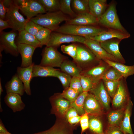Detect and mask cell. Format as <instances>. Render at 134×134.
<instances>
[{
    "label": "cell",
    "mask_w": 134,
    "mask_h": 134,
    "mask_svg": "<svg viewBox=\"0 0 134 134\" xmlns=\"http://www.w3.org/2000/svg\"><path fill=\"white\" fill-rule=\"evenodd\" d=\"M106 29L97 25L83 26L66 24L60 26L54 32L88 39L99 35Z\"/></svg>",
    "instance_id": "obj_1"
},
{
    "label": "cell",
    "mask_w": 134,
    "mask_h": 134,
    "mask_svg": "<svg viewBox=\"0 0 134 134\" xmlns=\"http://www.w3.org/2000/svg\"><path fill=\"white\" fill-rule=\"evenodd\" d=\"M69 19L60 10L39 14L30 20L38 25L54 32L59 27V25L62 22L67 21Z\"/></svg>",
    "instance_id": "obj_2"
},
{
    "label": "cell",
    "mask_w": 134,
    "mask_h": 134,
    "mask_svg": "<svg viewBox=\"0 0 134 134\" xmlns=\"http://www.w3.org/2000/svg\"><path fill=\"white\" fill-rule=\"evenodd\" d=\"M116 3L112 1L108 5L103 15L98 20V24L108 29L118 30L127 32L121 24L117 15Z\"/></svg>",
    "instance_id": "obj_3"
},
{
    "label": "cell",
    "mask_w": 134,
    "mask_h": 134,
    "mask_svg": "<svg viewBox=\"0 0 134 134\" xmlns=\"http://www.w3.org/2000/svg\"><path fill=\"white\" fill-rule=\"evenodd\" d=\"M17 31L12 30L10 32L2 31L0 33V56L2 58L1 52L4 50L7 53L15 57L19 54L16 39L18 35Z\"/></svg>",
    "instance_id": "obj_4"
},
{
    "label": "cell",
    "mask_w": 134,
    "mask_h": 134,
    "mask_svg": "<svg viewBox=\"0 0 134 134\" xmlns=\"http://www.w3.org/2000/svg\"><path fill=\"white\" fill-rule=\"evenodd\" d=\"M20 7L14 2L7 9L5 20L12 30L18 32L24 29L27 23L30 20L26 19L19 12Z\"/></svg>",
    "instance_id": "obj_5"
},
{
    "label": "cell",
    "mask_w": 134,
    "mask_h": 134,
    "mask_svg": "<svg viewBox=\"0 0 134 134\" xmlns=\"http://www.w3.org/2000/svg\"><path fill=\"white\" fill-rule=\"evenodd\" d=\"M41 55L39 65L43 66L60 67L65 60V57L58 51L57 48L54 47L46 46Z\"/></svg>",
    "instance_id": "obj_6"
},
{
    "label": "cell",
    "mask_w": 134,
    "mask_h": 134,
    "mask_svg": "<svg viewBox=\"0 0 134 134\" xmlns=\"http://www.w3.org/2000/svg\"><path fill=\"white\" fill-rule=\"evenodd\" d=\"M130 98L125 79L122 77L119 80L117 90L112 98V105L115 109L124 108Z\"/></svg>",
    "instance_id": "obj_7"
},
{
    "label": "cell",
    "mask_w": 134,
    "mask_h": 134,
    "mask_svg": "<svg viewBox=\"0 0 134 134\" xmlns=\"http://www.w3.org/2000/svg\"><path fill=\"white\" fill-rule=\"evenodd\" d=\"M86 38L83 37L52 31L50 40L46 46L56 48L62 43L78 42L84 44Z\"/></svg>",
    "instance_id": "obj_8"
},
{
    "label": "cell",
    "mask_w": 134,
    "mask_h": 134,
    "mask_svg": "<svg viewBox=\"0 0 134 134\" xmlns=\"http://www.w3.org/2000/svg\"><path fill=\"white\" fill-rule=\"evenodd\" d=\"M90 91L100 102L105 111L110 110L111 98L105 87L102 80L94 85Z\"/></svg>",
    "instance_id": "obj_9"
},
{
    "label": "cell",
    "mask_w": 134,
    "mask_h": 134,
    "mask_svg": "<svg viewBox=\"0 0 134 134\" xmlns=\"http://www.w3.org/2000/svg\"><path fill=\"white\" fill-rule=\"evenodd\" d=\"M20 10L29 20L38 14L47 12L42 5L38 0H27L25 3L20 7Z\"/></svg>",
    "instance_id": "obj_10"
},
{
    "label": "cell",
    "mask_w": 134,
    "mask_h": 134,
    "mask_svg": "<svg viewBox=\"0 0 134 134\" xmlns=\"http://www.w3.org/2000/svg\"><path fill=\"white\" fill-rule=\"evenodd\" d=\"M96 58L100 61L107 60L117 62L115 58L108 53L101 46L100 42L90 39H86L84 44Z\"/></svg>",
    "instance_id": "obj_11"
},
{
    "label": "cell",
    "mask_w": 134,
    "mask_h": 134,
    "mask_svg": "<svg viewBox=\"0 0 134 134\" xmlns=\"http://www.w3.org/2000/svg\"><path fill=\"white\" fill-rule=\"evenodd\" d=\"M122 40L113 38L100 42L102 47L108 54L116 59L117 62L123 64L125 61L120 52L119 44Z\"/></svg>",
    "instance_id": "obj_12"
},
{
    "label": "cell",
    "mask_w": 134,
    "mask_h": 134,
    "mask_svg": "<svg viewBox=\"0 0 134 134\" xmlns=\"http://www.w3.org/2000/svg\"><path fill=\"white\" fill-rule=\"evenodd\" d=\"M83 109L89 115L101 116L105 113V110L94 95L88 93L84 103Z\"/></svg>",
    "instance_id": "obj_13"
},
{
    "label": "cell",
    "mask_w": 134,
    "mask_h": 134,
    "mask_svg": "<svg viewBox=\"0 0 134 134\" xmlns=\"http://www.w3.org/2000/svg\"><path fill=\"white\" fill-rule=\"evenodd\" d=\"M130 35L127 32H125L118 30L108 29L103 31L99 35L90 39L100 42L113 38L121 40L129 37Z\"/></svg>",
    "instance_id": "obj_14"
},
{
    "label": "cell",
    "mask_w": 134,
    "mask_h": 134,
    "mask_svg": "<svg viewBox=\"0 0 134 134\" xmlns=\"http://www.w3.org/2000/svg\"><path fill=\"white\" fill-rule=\"evenodd\" d=\"M50 100L52 107V112L65 116L70 107V102L62 97L60 94H55L51 97Z\"/></svg>",
    "instance_id": "obj_15"
},
{
    "label": "cell",
    "mask_w": 134,
    "mask_h": 134,
    "mask_svg": "<svg viewBox=\"0 0 134 134\" xmlns=\"http://www.w3.org/2000/svg\"><path fill=\"white\" fill-rule=\"evenodd\" d=\"M77 55L74 61L77 63L82 65H89L96 61H101L98 60L86 46L77 45Z\"/></svg>",
    "instance_id": "obj_16"
},
{
    "label": "cell",
    "mask_w": 134,
    "mask_h": 134,
    "mask_svg": "<svg viewBox=\"0 0 134 134\" xmlns=\"http://www.w3.org/2000/svg\"><path fill=\"white\" fill-rule=\"evenodd\" d=\"M34 64L33 63L27 67H20L17 68L16 74L24 84L25 92L29 96L31 95L30 83L33 78V68Z\"/></svg>",
    "instance_id": "obj_17"
},
{
    "label": "cell",
    "mask_w": 134,
    "mask_h": 134,
    "mask_svg": "<svg viewBox=\"0 0 134 134\" xmlns=\"http://www.w3.org/2000/svg\"><path fill=\"white\" fill-rule=\"evenodd\" d=\"M17 45L19 53L21 57L20 67H27L33 64V63L32 61V57L36 48L26 44H18Z\"/></svg>",
    "instance_id": "obj_18"
},
{
    "label": "cell",
    "mask_w": 134,
    "mask_h": 134,
    "mask_svg": "<svg viewBox=\"0 0 134 134\" xmlns=\"http://www.w3.org/2000/svg\"><path fill=\"white\" fill-rule=\"evenodd\" d=\"M109 66L102 61L98 65L87 70L83 75L90 78L95 85L101 80L103 74Z\"/></svg>",
    "instance_id": "obj_19"
},
{
    "label": "cell",
    "mask_w": 134,
    "mask_h": 134,
    "mask_svg": "<svg viewBox=\"0 0 134 134\" xmlns=\"http://www.w3.org/2000/svg\"><path fill=\"white\" fill-rule=\"evenodd\" d=\"M66 24L83 26H97L98 20L90 13L78 14L66 21Z\"/></svg>",
    "instance_id": "obj_20"
},
{
    "label": "cell",
    "mask_w": 134,
    "mask_h": 134,
    "mask_svg": "<svg viewBox=\"0 0 134 134\" xmlns=\"http://www.w3.org/2000/svg\"><path fill=\"white\" fill-rule=\"evenodd\" d=\"M74 129L72 126L57 119L54 125L49 129L33 134H73Z\"/></svg>",
    "instance_id": "obj_21"
},
{
    "label": "cell",
    "mask_w": 134,
    "mask_h": 134,
    "mask_svg": "<svg viewBox=\"0 0 134 134\" xmlns=\"http://www.w3.org/2000/svg\"><path fill=\"white\" fill-rule=\"evenodd\" d=\"M4 101L14 113L22 111L25 106L22 100L21 96L17 94H7L4 98Z\"/></svg>",
    "instance_id": "obj_22"
},
{
    "label": "cell",
    "mask_w": 134,
    "mask_h": 134,
    "mask_svg": "<svg viewBox=\"0 0 134 134\" xmlns=\"http://www.w3.org/2000/svg\"><path fill=\"white\" fill-rule=\"evenodd\" d=\"M133 106V104L130 98L125 107L123 118L119 127L123 134H134L130 122Z\"/></svg>",
    "instance_id": "obj_23"
},
{
    "label": "cell",
    "mask_w": 134,
    "mask_h": 134,
    "mask_svg": "<svg viewBox=\"0 0 134 134\" xmlns=\"http://www.w3.org/2000/svg\"><path fill=\"white\" fill-rule=\"evenodd\" d=\"M108 5L106 0H88L89 13L98 20L104 13Z\"/></svg>",
    "instance_id": "obj_24"
},
{
    "label": "cell",
    "mask_w": 134,
    "mask_h": 134,
    "mask_svg": "<svg viewBox=\"0 0 134 134\" xmlns=\"http://www.w3.org/2000/svg\"><path fill=\"white\" fill-rule=\"evenodd\" d=\"M5 87L7 94L14 93L22 96L25 92L24 84L16 73L7 82Z\"/></svg>",
    "instance_id": "obj_25"
},
{
    "label": "cell",
    "mask_w": 134,
    "mask_h": 134,
    "mask_svg": "<svg viewBox=\"0 0 134 134\" xmlns=\"http://www.w3.org/2000/svg\"><path fill=\"white\" fill-rule=\"evenodd\" d=\"M16 42L17 45L26 44L36 48L42 47L35 36L28 33L24 29L18 32V35L16 39Z\"/></svg>",
    "instance_id": "obj_26"
},
{
    "label": "cell",
    "mask_w": 134,
    "mask_h": 134,
    "mask_svg": "<svg viewBox=\"0 0 134 134\" xmlns=\"http://www.w3.org/2000/svg\"><path fill=\"white\" fill-rule=\"evenodd\" d=\"M59 70L49 66H43L34 64L33 68V77H56Z\"/></svg>",
    "instance_id": "obj_27"
},
{
    "label": "cell",
    "mask_w": 134,
    "mask_h": 134,
    "mask_svg": "<svg viewBox=\"0 0 134 134\" xmlns=\"http://www.w3.org/2000/svg\"><path fill=\"white\" fill-rule=\"evenodd\" d=\"M89 130L87 134H104V129L102 121L98 116L88 115Z\"/></svg>",
    "instance_id": "obj_28"
},
{
    "label": "cell",
    "mask_w": 134,
    "mask_h": 134,
    "mask_svg": "<svg viewBox=\"0 0 134 134\" xmlns=\"http://www.w3.org/2000/svg\"><path fill=\"white\" fill-rule=\"evenodd\" d=\"M110 66L116 69L126 79L128 76L134 74V65L128 66L118 62L105 60L103 61Z\"/></svg>",
    "instance_id": "obj_29"
},
{
    "label": "cell",
    "mask_w": 134,
    "mask_h": 134,
    "mask_svg": "<svg viewBox=\"0 0 134 134\" xmlns=\"http://www.w3.org/2000/svg\"><path fill=\"white\" fill-rule=\"evenodd\" d=\"M125 108L115 109L109 112L107 115V126L119 127L123 118Z\"/></svg>",
    "instance_id": "obj_30"
},
{
    "label": "cell",
    "mask_w": 134,
    "mask_h": 134,
    "mask_svg": "<svg viewBox=\"0 0 134 134\" xmlns=\"http://www.w3.org/2000/svg\"><path fill=\"white\" fill-rule=\"evenodd\" d=\"M60 67L64 72L72 77H80L81 75L79 67L70 61L65 60Z\"/></svg>",
    "instance_id": "obj_31"
},
{
    "label": "cell",
    "mask_w": 134,
    "mask_h": 134,
    "mask_svg": "<svg viewBox=\"0 0 134 134\" xmlns=\"http://www.w3.org/2000/svg\"><path fill=\"white\" fill-rule=\"evenodd\" d=\"M88 94V92H86L81 93L74 101L70 103V107L74 108L78 114L81 116L86 113L83 109V106L85 99Z\"/></svg>",
    "instance_id": "obj_32"
},
{
    "label": "cell",
    "mask_w": 134,
    "mask_h": 134,
    "mask_svg": "<svg viewBox=\"0 0 134 134\" xmlns=\"http://www.w3.org/2000/svg\"><path fill=\"white\" fill-rule=\"evenodd\" d=\"M123 77L120 73L115 68L110 66L103 74L101 79L103 81L119 80Z\"/></svg>",
    "instance_id": "obj_33"
},
{
    "label": "cell",
    "mask_w": 134,
    "mask_h": 134,
    "mask_svg": "<svg viewBox=\"0 0 134 134\" xmlns=\"http://www.w3.org/2000/svg\"><path fill=\"white\" fill-rule=\"evenodd\" d=\"M44 7L47 12H51L60 10V0H38Z\"/></svg>",
    "instance_id": "obj_34"
},
{
    "label": "cell",
    "mask_w": 134,
    "mask_h": 134,
    "mask_svg": "<svg viewBox=\"0 0 134 134\" xmlns=\"http://www.w3.org/2000/svg\"><path fill=\"white\" fill-rule=\"evenodd\" d=\"M71 3L74 9L78 14L89 13L88 0H71Z\"/></svg>",
    "instance_id": "obj_35"
},
{
    "label": "cell",
    "mask_w": 134,
    "mask_h": 134,
    "mask_svg": "<svg viewBox=\"0 0 134 134\" xmlns=\"http://www.w3.org/2000/svg\"><path fill=\"white\" fill-rule=\"evenodd\" d=\"M52 32L50 29L43 27L34 35L42 47L43 45H46L50 38Z\"/></svg>",
    "instance_id": "obj_36"
},
{
    "label": "cell",
    "mask_w": 134,
    "mask_h": 134,
    "mask_svg": "<svg viewBox=\"0 0 134 134\" xmlns=\"http://www.w3.org/2000/svg\"><path fill=\"white\" fill-rule=\"evenodd\" d=\"M60 94L62 97L69 101L71 103L76 100L80 94L77 91L69 87L65 89Z\"/></svg>",
    "instance_id": "obj_37"
},
{
    "label": "cell",
    "mask_w": 134,
    "mask_h": 134,
    "mask_svg": "<svg viewBox=\"0 0 134 134\" xmlns=\"http://www.w3.org/2000/svg\"><path fill=\"white\" fill-rule=\"evenodd\" d=\"M71 0H60V10L64 14L68 15L74 18L77 15L71 8Z\"/></svg>",
    "instance_id": "obj_38"
},
{
    "label": "cell",
    "mask_w": 134,
    "mask_h": 134,
    "mask_svg": "<svg viewBox=\"0 0 134 134\" xmlns=\"http://www.w3.org/2000/svg\"><path fill=\"white\" fill-rule=\"evenodd\" d=\"M119 80L103 81L105 87L111 98H112L117 90Z\"/></svg>",
    "instance_id": "obj_39"
},
{
    "label": "cell",
    "mask_w": 134,
    "mask_h": 134,
    "mask_svg": "<svg viewBox=\"0 0 134 134\" xmlns=\"http://www.w3.org/2000/svg\"><path fill=\"white\" fill-rule=\"evenodd\" d=\"M62 51L72 57L75 60L76 58L77 53V45L72 44L68 45H62L61 46Z\"/></svg>",
    "instance_id": "obj_40"
},
{
    "label": "cell",
    "mask_w": 134,
    "mask_h": 134,
    "mask_svg": "<svg viewBox=\"0 0 134 134\" xmlns=\"http://www.w3.org/2000/svg\"><path fill=\"white\" fill-rule=\"evenodd\" d=\"M43 27L30 20L25 25L24 29L30 34L35 35Z\"/></svg>",
    "instance_id": "obj_41"
},
{
    "label": "cell",
    "mask_w": 134,
    "mask_h": 134,
    "mask_svg": "<svg viewBox=\"0 0 134 134\" xmlns=\"http://www.w3.org/2000/svg\"><path fill=\"white\" fill-rule=\"evenodd\" d=\"M80 77L83 92H88L93 88L94 84L91 79L87 76L81 75Z\"/></svg>",
    "instance_id": "obj_42"
},
{
    "label": "cell",
    "mask_w": 134,
    "mask_h": 134,
    "mask_svg": "<svg viewBox=\"0 0 134 134\" xmlns=\"http://www.w3.org/2000/svg\"><path fill=\"white\" fill-rule=\"evenodd\" d=\"M56 77L60 80L65 89L69 87L71 79L70 76L65 72H61L59 71Z\"/></svg>",
    "instance_id": "obj_43"
},
{
    "label": "cell",
    "mask_w": 134,
    "mask_h": 134,
    "mask_svg": "<svg viewBox=\"0 0 134 134\" xmlns=\"http://www.w3.org/2000/svg\"><path fill=\"white\" fill-rule=\"evenodd\" d=\"M80 77H72L69 87L77 91L80 94L83 92L81 84Z\"/></svg>",
    "instance_id": "obj_44"
},
{
    "label": "cell",
    "mask_w": 134,
    "mask_h": 134,
    "mask_svg": "<svg viewBox=\"0 0 134 134\" xmlns=\"http://www.w3.org/2000/svg\"><path fill=\"white\" fill-rule=\"evenodd\" d=\"M86 112L81 116L80 120V124L81 129V134L83 133L89 128V115Z\"/></svg>",
    "instance_id": "obj_45"
},
{
    "label": "cell",
    "mask_w": 134,
    "mask_h": 134,
    "mask_svg": "<svg viewBox=\"0 0 134 134\" xmlns=\"http://www.w3.org/2000/svg\"><path fill=\"white\" fill-rule=\"evenodd\" d=\"M104 134H123L119 127L107 126Z\"/></svg>",
    "instance_id": "obj_46"
},
{
    "label": "cell",
    "mask_w": 134,
    "mask_h": 134,
    "mask_svg": "<svg viewBox=\"0 0 134 134\" xmlns=\"http://www.w3.org/2000/svg\"><path fill=\"white\" fill-rule=\"evenodd\" d=\"M78 113L74 108L69 107L66 112L65 116L67 120L78 115Z\"/></svg>",
    "instance_id": "obj_47"
},
{
    "label": "cell",
    "mask_w": 134,
    "mask_h": 134,
    "mask_svg": "<svg viewBox=\"0 0 134 134\" xmlns=\"http://www.w3.org/2000/svg\"><path fill=\"white\" fill-rule=\"evenodd\" d=\"M7 9L4 6L1 0H0V18L3 20H5V15Z\"/></svg>",
    "instance_id": "obj_48"
},
{
    "label": "cell",
    "mask_w": 134,
    "mask_h": 134,
    "mask_svg": "<svg viewBox=\"0 0 134 134\" xmlns=\"http://www.w3.org/2000/svg\"><path fill=\"white\" fill-rule=\"evenodd\" d=\"M8 28L11 27L8 22L0 18V33L3 31L4 30Z\"/></svg>",
    "instance_id": "obj_49"
},
{
    "label": "cell",
    "mask_w": 134,
    "mask_h": 134,
    "mask_svg": "<svg viewBox=\"0 0 134 134\" xmlns=\"http://www.w3.org/2000/svg\"><path fill=\"white\" fill-rule=\"evenodd\" d=\"M81 116L78 115L73 118L68 119L67 120L68 122L70 125L77 124L80 121Z\"/></svg>",
    "instance_id": "obj_50"
},
{
    "label": "cell",
    "mask_w": 134,
    "mask_h": 134,
    "mask_svg": "<svg viewBox=\"0 0 134 134\" xmlns=\"http://www.w3.org/2000/svg\"><path fill=\"white\" fill-rule=\"evenodd\" d=\"M4 6L7 8H8L13 3L14 0H1Z\"/></svg>",
    "instance_id": "obj_51"
},
{
    "label": "cell",
    "mask_w": 134,
    "mask_h": 134,
    "mask_svg": "<svg viewBox=\"0 0 134 134\" xmlns=\"http://www.w3.org/2000/svg\"><path fill=\"white\" fill-rule=\"evenodd\" d=\"M27 0H15L14 2L20 7L23 5L26 2Z\"/></svg>",
    "instance_id": "obj_52"
},
{
    "label": "cell",
    "mask_w": 134,
    "mask_h": 134,
    "mask_svg": "<svg viewBox=\"0 0 134 134\" xmlns=\"http://www.w3.org/2000/svg\"><path fill=\"white\" fill-rule=\"evenodd\" d=\"M6 129L4 126L1 121H0V133H5L7 132Z\"/></svg>",
    "instance_id": "obj_53"
},
{
    "label": "cell",
    "mask_w": 134,
    "mask_h": 134,
    "mask_svg": "<svg viewBox=\"0 0 134 134\" xmlns=\"http://www.w3.org/2000/svg\"><path fill=\"white\" fill-rule=\"evenodd\" d=\"M3 92V90L2 88V86L1 78L0 79V96L2 92Z\"/></svg>",
    "instance_id": "obj_54"
},
{
    "label": "cell",
    "mask_w": 134,
    "mask_h": 134,
    "mask_svg": "<svg viewBox=\"0 0 134 134\" xmlns=\"http://www.w3.org/2000/svg\"><path fill=\"white\" fill-rule=\"evenodd\" d=\"M0 134H12L11 133H9L8 131L6 133H0Z\"/></svg>",
    "instance_id": "obj_55"
},
{
    "label": "cell",
    "mask_w": 134,
    "mask_h": 134,
    "mask_svg": "<svg viewBox=\"0 0 134 134\" xmlns=\"http://www.w3.org/2000/svg\"><path fill=\"white\" fill-rule=\"evenodd\" d=\"M123 134H127V133H124Z\"/></svg>",
    "instance_id": "obj_56"
}]
</instances>
